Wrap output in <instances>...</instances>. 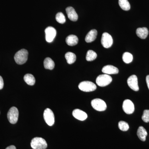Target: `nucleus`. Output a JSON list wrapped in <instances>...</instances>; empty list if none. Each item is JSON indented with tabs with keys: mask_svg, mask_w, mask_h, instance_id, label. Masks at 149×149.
I'll return each mask as SVG.
<instances>
[{
	"mask_svg": "<svg viewBox=\"0 0 149 149\" xmlns=\"http://www.w3.org/2000/svg\"><path fill=\"white\" fill-rule=\"evenodd\" d=\"M28 52L25 49H22L19 51L14 56L15 62L19 65L24 64L28 59Z\"/></svg>",
	"mask_w": 149,
	"mask_h": 149,
	"instance_id": "f257e3e1",
	"label": "nucleus"
},
{
	"mask_svg": "<svg viewBox=\"0 0 149 149\" xmlns=\"http://www.w3.org/2000/svg\"><path fill=\"white\" fill-rule=\"evenodd\" d=\"M31 146L33 149H46L47 147V144L43 138L36 137L31 141Z\"/></svg>",
	"mask_w": 149,
	"mask_h": 149,
	"instance_id": "f03ea898",
	"label": "nucleus"
},
{
	"mask_svg": "<svg viewBox=\"0 0 149 149\" xmlns=\"http://www.w3.org/2000/svg\"><path fill=\"white\" fill-rule=\"evenodd\" d=\"M112 78L107 74H102L99 75L96 79L97 85L100 87H105L109 85L112 82Z\"/></svg>",
	"mask_w": 149,
	"mask_h": 149,
	"instance_id": "7ed1b4c3",
	"label": "nucleus"
},
{
	"mask_svg": "<svg viewBox=\"0 0 149 149\" xmlns=\"http://www.w3.org/2000/svg\"><path fill=\"white\" fill-rule=\"evenodd\" d=\"M78 88L81 91L85 92H91L97 89L95 84L91 81H85L81 82L78 85Z\"/></svg>",
	"mask_w": 149,
	"mask_h": 149,
	"instance_id": "20e7f679",
	"label": "nucleus"
},
{
	"mask_svg": "<svg viewBox=\"0 0 149 149\" xmlns=\"http://www.w3.org/2000/svg\"><path fill=\"white\" fill-rule=\"evenodd\" d=\"M91 105L96 110L103 111L106 110L107 106L105 102L100 99H95L91 101Z\"/></svg>",
	"mask_w": 149,
	"mask_h": 149,
	"instance_id": "39448f33",
	"label": "nucleus"
},
{
	"mask_svg": "<svg viewBox=\"0 0 149 149\" xmlns=\"http://www.w3.org/2000/svg\"><path fill=\"white\" fill-rule=\"evenodd\" d=\"M19 111L15 107H12L8 113L7 117L10 123L12 124H15L18 120Z\"/></svg>",
	"mask_w": 149,
	"mask_h": 149,
	"instance_id": "423d86ee",
	"label": "nucleus"
},
{
	"mask_svg": "<svg viewBox=\"0 0 149 149\" xmlns=\"http://www.w3.org/2000/svg\"><path fill=\"white\" fill-rule=\"evenodd\" d=\"M44 118L46 123L49 126L54 125L55 117L53 112L50 109H46L44 112Z\"/></svg>",
	"mask_w": 149,
	"mask_h": 149,
	"instance_id": "0eeeda50",
	"label": "nucleus"
},
{
	"mask_svg": "<svg viewBox=\"0 0 149 149\" xmlns=\"http://www.w3.org/2000/svg\"><path fill=\"white\" fill-rule=\"evenodd\" d=\"M113 43V40L111 35L107 33L104 32L102 35L101 43L104 47L109 48L111 47Z\"/></svg>",
	"mask_w": 149,
	"mask_h": 149,
	"instance_id": "6e6552de",
	"label": "nucleus"
},
{
	"mask_svg": "<svg viewBox=\"0 0 149 149\" xmlns=\"http://www.w3.org/2000/svg\"><path fill=\"white\" fill-rule=\"evenodd\" d=\"M122 108L123 111L128 114H132L135 110L134 104L129 100H125L124 101L123 104Z\"/></svg>",
	"mask_w": 149,
	"mask_h": 149,
	"instance_id": "1a4fd4ad",
	"label": "nucleus"
},
{
	"mask_svg": "<svg viewBox=\"0 0 149 149\" xmlns=\"http://www.w3.org/2000/svg\"><path fill=\"white\" fill-rule=\"evenodd\" d=\"M46 40L48 42L51 43L53 41L56 35V31L54 28L48 27L45 30Z\"/></svg>",
	"mask_w": 149,
	"mask_h": 149,
	"instance_id": "9d476101",
	"label": "nucleus"
},
{
	"mask_svg": "<svg viewBox=\"0 0 149 149\" xmlns=\"http://www.w3.org/2000/svg\"><path fill=\"white\" fill-rule=\"evenodd\" d=\"M127 83L128 86L133 91H139L138 78L136 75H132L128 77L127 80Z\"/></svg>",
	"mask_w": 149,
	"mask_h": 149,
	"instance_id": "9b49d317",
	"label": "nucleus"
},
{
	"mask_svg": "<svg viewBox=\"0 0 149 149\" xmlns=\"http://www.w3.org/2000/svg\"><path fill=\"white\" fill-rule=\"evenodd\" d=\"M72 115L77 120L83 121L86 120L88 118V115L85 112L79 109H74L72 111Z\"/></svg>",
	"mask_w": 149,
	"mask_h": 149,
	"instance_id": "f8f14e48",
	"label": "nucleus"
},
{
	"mask_svg": "<svg viewBox=\"0 0 149 149\" xmlns=\"http://www.w3.org/2000/svg\"><path fill=\"white\" fill-rule=\"evenodd\" d=\"M102 72L106 74H116L119 72L117 68L113 65H107L104 66L102 69Z\"/></svg>",
	"mask_w": 149,
	"mask_h": 149,
	"instance_id": "ddd939ff",
	"label": "nucleus"
},
{
	"mask_svg": "<svg viewBox=\"0 0 149 149\" xmlns=\"http://www.w3.org/2000/svg\"><path fill=\"white\" fill-rule=\"evenodd\" d=\"M66 13L68 18L72 21H77L78 19V15L76 11L72 7H68L66 8Z\"/></svg>",
	"mask_w": 149,
	"mask_h": 149,
	"instance_id": "4468645a",
	"label": "nucleus"
},
{
	"mask_svg": "<svg viewBox=\"0 0 149 149\" xmlns=\"http://www.w3.org/2000/svg\"><path fill=\"white\" fill-rule=\"evenodd\" d=\"M97 32L96 29H92L88 32L85 37V40L86 42L91 43L95 41L97 38Z\"/></svg>",
	"mask_w": 149,
	"mask_h": 149,
	"instance_id": "2eb2a0df",
	"label": "nucleus"
},
{
	"mask_svg": "<svg viewBox=\"0 0 149 149\" xmlns=\"http://www.w3.org/2000/svg\"><path fill=\"white\" fill-rule=\"evenodd\" d=\"M149 31L146 27L139 28L136 31V35L141 39H145L148 37Z\"/></svg>",
	"mask_w": 149,
	"mask_h": 149,
	"instance_id": "dca6fc26",
	"label": "nucleus"
},
{
	"mask_svg": "<svg viewBox=\"0 0 149 149\" xmlns=\"http://www.w3.org/2000/svg\"><path fill=\"white\" fill-rule=\"evenodd\" d=\"M65 42L68 46H74L78 43V38L75 35H70L67 37Z\"/></svg>",
	"mask_w": 149,
	"mask_h": 149,
	"instance_id": "f3484780",
	"label": "nucleus"
},
{
	"mask_svg": "<svg viewBox=\"0 0 149 149\" xmlns=\"http://www.w3.org/2000/svg\"><path fill=\"white\" fill-rule=\"evenodd\" d=\"M137 135H138L139 139L141 141L144 142L146 141L148 133H147L146 130L143 127L140 126L139 127L138 131H137Z\"/></svg>",
	"mask_w": 149,
	"mask_h": 149,
	"instance_id": "a211bd4d",
	"label": "nucleus"
},
{
	"mask_svg": "<svg viewBox=\"0 0 149 149\" xmlns=\"http://www.w3.org/2000/svg\"><path fill=\"white\" fill-rule=\"evenodd\" d=\"M44 67L47 69L53 70L55 66L54 62L50 58H47L45 59L44 62Z\"/></svg>",
	"mask_w": 149,
	"mask_h": 149,
	"instance_id": "6ab92c4d",
	"label": "nucleus"
},
{
	"mask_svg": "<svg viewBox=\"0 0 149 149\" xmlns=\"http://www.w3.org/2000/svg\"><path fill=\"white\" fill-rule=\"evenodd\" d=\"M65 58L68 63L69 64L74 63L76 59V56L75 54L70 52H68L65 54Z\"/></svg>",
	"mask_w": 149,
	"mask_h": 149,
	"instance_id": "aec40b11",
	"label": "nucleus"
},
{
	"mask_svg": "<svg viewBox=\"0 0 149 149\" xmlns=\"http://www.w3.org/2000/svg\"><path fill=\"white\" fill-rule=\"evenodd\" d=\"M24 80L25 83L28 85H35V77L32 74H27L24 76Z\"/></svg>",
	"mask_w": 149,
	"mask_h": 149,
	"instance_id": "412c9836",
	"label": "nucleus"
},
{
	"mask_svg": "<svg viewBox=\"0 0 149 149\" xmlns=\"http://www.w3.org/2000/svg\"><path fill=\"white\" fill-rule=\"evenodd\" d=\"M118 3L121 8L123 10H129L130 8V6L128 0H119Z\"/></svg>",
	"mask_w": 149,
	"mask_h": 149,
	"instance_id": "4be33fe9",
	"label": "nucleus"
},
{
	"mask_svg": "<svg viewBox=\"0 0 149 149\" xmlns=\"http://www.w3.org/2000/svg\"><path fill=\"white\" fill-rule=\"evenodd\" d=\"M97 57V54L93 50H89L86 55V59L87 61H91L95 60Z\"/></svg>",
	"mask_w": 149,
	"mask_h": 149,
	"instance_id": "5701e85b",
	"label": "nucleus"
},
{
	"mask_svg": "<svg viewBox=\"0 0 149 149\" xmlns=\"http://www.w3.org/2000/svg\"><path fill=\"white\" fill-rule=\"evenodd\" d=\"M123 61L126 63H129L133 61V56L129 52H125L122 56Z\"/></svg>",
	"mask_w": 149,
	"mask_h": 149,
	"instance_id": "b1692460",
	"label": "nucleus"
},
{
	"mask_svg": "<svg viewBox=\"0 0 149 149\" xmlns=\"http://www.w3.org/2000/svg\"><path fill=\"white\" fill-rule=\"evenodd\" d=\"M56 21L61 24H63L66 21L65 17L63 14L61 12L58 13L57 14L56 16Z\"/></svg>",
	"mask_w": 149,
	"mask_h": 149,
	"instance_id": "393cba45",
	"label": "nucleus"
},
{
	"mask_svg": "<svg viewBox=\"0 0 149 149\" xmlns=\"http://www.w3.org/2000/svg\"><path fill=\"white\" fill-rule=\"evenodd\" d=\"M118 128L123 131H126L129 129V125L127 122L124 121H120L118 123Z\"/></svg>",
	"mask_w": 149,
	"mask_h": 149,
	"instance_id": "a878e982",
	"label": "nucleus"
},
{
	"mask_svg": "<svg viewBox=\"0 0 149 149\" xmlns=\"http://www.w3.org/2000/svg\"><path fill=\"white\" fill-rule=\"evenodd\" d=\"M142 119L144 122H149V110H145L144 111Z\"/></svg>",
	"mask_w": 149,
	"mask_h": 149,
	"instance_id": "bb28decb",
	"label": "nucleus"
},
{
	"mask_svg": "<svg viewBox=\"0 0 149 149\" xmlns=\"http://www.w3.org/2000/svg\"><path fill=\"white\" fill-rule=\"evenodd\" d=\"M3 80L2 77L0 76V90H1V89H3Z\"/></svg>",
	"mask_w": 149,
	"mask_h": 149,
	"instance_id": "cd10ccee",
	"label": "nucleus"
},
{
	"mask_svg": "<svg viewBox=\"0 0 149 149\" xmlns=\"http://www.w3.org/2000/svg\"><path fill=\"white\" fill-rule=\"evenodd\" d=\"M146 81L147 85H148V88L149 90V75H147L146 76Z\"/></svg>",
	"mask_w": 149,
	"mask_h": 149,
	"instance_id": "c85d7f7f",
	"label": "nucleus"
},
{
	"mask_svg": "<svg viewBox=\"0 0 149 149\" xmlns=\"http://www.w3.org/2000/svg\"><path fill=\"white\" fill-rule=\"evenodd\" d=\"M6 149H16V148L15 146H11L7 147Z\"/></svg>",
	"mask_w": 149,
	"mask_h": 149,
	"instance_id": "c756f323",
	"label": "nucleus"
}]
</instances>
